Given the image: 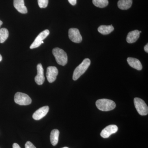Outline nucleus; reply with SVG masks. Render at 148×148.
Here are the masks:
<instances>
[{
  "instance_id": "obj_7",
  "label": "nucleus",
  "mask_w": 148,
  "mask_h": 148,
  "mask_svg": "<svg viewBox=\"0 0 148 148\" xmlns=\"http://www.w3.org/2000/svg\"><path fill=\"white\" fill-rule=\"evenodd\" d=\"M69 36L70 39L73 42L79 43L82 41V36L77 29L71 28L69 29Z\"/></svg>"
},
{
  "instance_id": "obj_13",
  "label": "nucleus",
  "mask_w": 148,
  "mask_h": 148,
  "mask_svg": "<svg viewBox=\"0 0 148 148\" xmlns=\"http://www.w3.org/2000/svg\"><path fill=\"white\" fill-rule=\"evenodd\" d=\"M140 36V31L138 30H134L128 33L126 38V41L128 43H133L137 41Z\"/></svg>"
},
{
  "instance_id": "obj_18",
  "label": "nucleus",
  "mask_w": 148,
  "mask_h": 148,
  "mask_svg": "<svg viewBox=\"0 0 148 148\" xmlns=\"http://www.w3.org/2000/svg\"><path fill=\"white\" fill-rule=\"evenodd\" d=\"M9 36V32L7 29L2 28L0 29V43L4 42Z\"/></svg>"
},
{
  "instance_id": "obj_14",
  "label": "nucleus",
  "mask_w": 148,
  "mask_h": 148,
  "mask_svg": "<svg viewBox=\"0 0 148 148\" xmlns=\"http://www.w3.org/2000/svg\"><path fill=\"white\" fill-rule=\"evenodd\" d=\"M127 61L130 66L138 71H141L143 69L141 62L137 58L129 57L127 58Z\"/></svg>"
},
{
  "instance_id": "obj_5",
  "label": "nucleus",
  "mask_w": 148,
  "mask_h": 148,
  "mask_svg": "<svg viewBox=\"0 0 148 148\" xmlns=\"http://www.w3.org/2000/svg\"><path fill=\"white\" fill-rule=\"evenodd\" d=\"M14 102L20 106H27L32 102V99L27 94L21 92H17L15 94Z\"/></svg>"
},
{
  "instance_id": "obj_11",
  "label": "nucleus",
  "mask_w": 148,
  "mask_h": 148,
  "mask_svg": "<svg viewBox=\"0 0 148 148\" xmlns=\"http://www.w3.org/2000/svg\"><path fill=\"white\" fill-rule=\"evenodd\" d=\"M49 111V107L44 106L37 110L33 114V118L36 120H39L45 116Z\"/></svg>"
},
{
  "instance_id": "obj_26",
  "label": "nucleus",
  "mask_w": 148,
  "mask_h": 148,
  "mask_svg": "<svg viewBox=\"0 0 148 148\" xmlns=\"http://www.w3.org/2000/svg\"><path fill=\"white\" fill-rule=\"evenodd\" d=\"M3 24V22L2 21H1V20H0V27H1V26Z\"/></svg>"
},
{
  "instance_id": "obj_25",
  "label": "nucleus",
  "mask_w": 148,
  "mask_h": 148,
  "mask_svg": "<svg viewBox=\"0 0 148 148\" xmlns=\"http://www.w3.org/2000/svg\"><path fill=\"white\" fill-rule=\"evenodd\" d=\"M2 60V56L0 54V62Z\"/></svg>"
},
{
  "instance_id": "obj_17",
  "label": "nucleus",
  "mask_w": 148,
  "mask_h": 148,
  "mask_svg": "<svg viewBox=\"0 0 148 148\" xmlns=\"http://www.w3.org/2000/svg\"><path fill=\"white\" fill-rule=\"evenodd\" d=\"M98 31L99 33L103 35H108L110 34L114 30V27L112 25L106 26L101 25L98 28Z\"/></svg>"
},
{
  "instance_id": "obj_19",
  "label": "nucleus",
  "mask_w": 148,
  "mask_h": 148,
  "mask_svg": "<svg viewBox=\"0 0 148 148\" xmlns=\"http://www.w3.org/2000/svg\"><path fill=\"white\" fill-rule=\"evenodd\" d=\"M93 5L97 7L103 8L108 5V0H92Z\"/></svg>"
},
{
  "instance_id": "obj_21",
  "label": "nucleus",
  "mask_w": 148,
  "mask_h": 148,
  "mask_svg": "<svg viewBox=\"0 0 148 148\" xmlns=\"http://www.w3.org/2000/svg\"><path fill=\"white\" fill-rule=\"evenodd\" d=\"M25 148H36L31 142L28 141L25 145Z\"/></svg>"
},
{
  "instance_id": "obj_3",
  "label": "nucleus",
  "mask_w": 148,
  "mask_h": 148,
  "mask_svg": "<svg viewBox=\"0 0 148 148\" xmlns=\"http://www.w3.org/2000/svg\"><path fill=\"white\" fill-rule=\"evenodd\" d=\"M56 62L59 65L64 66L68 62V56L64 50L59 48H55L52 50Z\"/></svg>"
},
{
  "instance_id": "obj_15",
  "label": "nucleus",
  "mask_w": 148,
  "mask_h": 148,
  "mask_svg": "<svg viewBox=\"0 0 148 148\" xmlns=\"http://www.w3.org/2000/svg\"><path fill=\"white\" fill-rule=\"evenodd\" d=\"M132 0H119L118 2L119 8L125 10L130 8L132 5Z\"/></svg>"
},
{
  "instance_id": "obj_12",
  "label": "nucleus",
  "mask_w": 148,
  "mask_h": 148,
  "mask_svg": "<svg viewBox=\"0 0 148 148\" xmlns=\"http://www.w3.org/2000/svg\"><path fill=\"white\" fill-rule=\"evenodd\" d=\"M13 4L15 8L20 13L26 14L28 12L24 5V0H14Z\"/></svg>"
},
{
  "instance_id": "obj_10",
  "label": "nucleus",
  "mask_w": 148,
  "mask_h": 148,
  "mask_svg": "<svg viewBox=\"0 0 148 148\" xmlns=\"http://www.w3.org/2000/svg\"><path fill=\"white\" fill-rule=\"evenodd\" d=\"M37 75L35 77V82L37 84L42 85L44 82L45 78L44 75V69L41 64H38L37 66Z\"/></svg>"
},
{
  "instance_id": "obj_22",
  "label": "nucleus",
  "mask_w": 148,
  "mask_h": 148,
  "mask_svg": "<svg viewBox=\"0 0 148 148\" xmlns=\"http://www.w3.org/2000/svg\"><path fill=\"white\" fill-rule=\"evenodd\" d=\"M69 3L72 5H75L76 4L77 0H68Z\"/></svg>"
},
{
  "instance_id": "obj_6",
  "label": "nucleus",
  "mask_w": 148,
  "mask_h": 148,
  "mask_svg": "<svg viewBox=\"0 0 148 148\" xmlns=\"http://www.w3.org/2000/svg\"><path fill=\"white\" fill-rule=\"evenodd\" d=\"M49 34V31L47 29L41 32L35 39L33 43L30 46V49H33L39 47L44 42L43 40L47 37Z\"/></svg>"
},
{
  "instance_id": "obj_20",
  "label": "nucleus",
  "mask_w": 148,
  "mask_h": 148,
  "mask_svg": "<svg viewBox=\"0 0 148 148\" xmlns=\"http://www.w3.org/2000/svg\"><path fill=\"white\" fill-rule=\"evenodd\" d=\"M38 1L40 8H46L48 4V0H38Z\"/></svg>"
},
{
  "instance_id": "obj_27",
  "label": "nucleus",
  "mask_w": 148,
  "mask_h": 148,
  "mask_svg": "<svg viewBox=\"0 0 148 148\" xmlns=\"http://www.w3.org/2000/svg\"><path fill=\"white\" fill-rule=\"evenodd\" d=\"M62 148H69V147H64Z\"/></svg>"
},
{
  "instance_id": "obj_24",
  "label": "nucleus",
  "mask_w": 148,
  "mask_h": 148,
  "mask_svg": "<svg viewBox=\"0 0 148 148\" xmlns=\"http://www.w3.org/2000/svg\"><path fill=\"white\" fill-rule=\"evenodd\" d=\"M144 49H145V51H146L147 53H148V44H147L145 47H144Z\"/></svg>"
},
{
  "instance_id": "obj_9",
  "label": "nucleus",
  "mask_w": 148,
  "mask_h": 148,
  "mask_svg": "<svg viewBox=\"0 0 148 148\" xmlns=\"http://www.w3.org/2000/svg\"><path fill=\"white\" fill-rule=\"evenodd\" d=\"M118 130V127L115 125H110L107 126L101 133V135L102 138H108L112 134L115 133Z\"/></svg>"
},
{
  "instance_id": "obj_1",
  "label": "nucleus",
  "mask_w": 148,
  "mask_h": 148,
  "mask_svg": "<svg viewBox=\"0 0 148 148\" xmlns=\"http://www.w3.org/2000/svg\"><path fill=\"white\" fill-rule=\"evenodd\" d=\"M90 64V61L89 58L84 59L82 63L78 66L74 71L73 74V79L75 81L78 79L86 71Z\"/></svg>"
},
{
  "instance_id": "obj_2",
  "label": "nucleus",
  "mask_w": 148,
  "mask_h": 148,
  "mask_svg": "<svg viewBox=\"0 0 148 148\" xmlns=\"http://www.w3.org/2000/svg\"><path fill=\"white\" fill-rule=\"evenodd\" d=\"M96 106L100 110L107 112L114 110L116 106L115 103L112 100L101 99L96 101Z\"/></svg>"
},
{
  "instance_id": "obj_16",
  "label": "nucleus",
  "mask_w": 148,
  "mask_h": 148,
  "mask_svg": "<svg viewBox=\"0 0 148 148\" xmlns=\"http://www.w3.org/2000/svg\"><path fill=\"white\" fill-rule=\"evenodd\" d=\"M59 133V130L57 129H53L51 132L50 140L52 145L56 146L58 144Z\"/></svg>"
},
{
  "instance_id": "obj_23",
  "label": "nucleus",
  "mask_w": 148,
  "mask_h": 148,
  "mask_svg": "<svg viewBox=\"0 0 148 148\" xmlns=\"http://www.w3.org/2000/svg\"><path fill=\"white\" fill-rule=\"evenodd\" d=\"M13 148H21L20 146L17 143H14L13 146H12Z\"/></svg>"
},
{
  "instance_id": "obj_8",
  "label": "nucleus",
  "mask_w": 148,
  "mask_h": 148,
  "mask_svg": "<svg viewBox=\"0 0 148 148\" xmlns=\"http://www.w3.org/2000/svg\"><path fill=\"white\" fill-rule=\"evenodd\" d=\"M58 70L55 66H49L47 68L46 77L48 81L52 83L55 81L58 75Z\"/></svg>"
},
{
  "instance_id": "obj_4",
  "label": "nucleus",
  "mask_w": 148,
  "mask_h": 148,
  "mask_svg": "<svg viewBox=\"0 0 148 148\" xmlns=\"http://www.w3.org/2000/svg\"><path fill=\"white\" fill-rule=\"evenodd\" d=\"M134 103L135 108L140 115L146 116L148 114V106L145 101L141 98H135Z\"/></svg>"
}]
</instances>
